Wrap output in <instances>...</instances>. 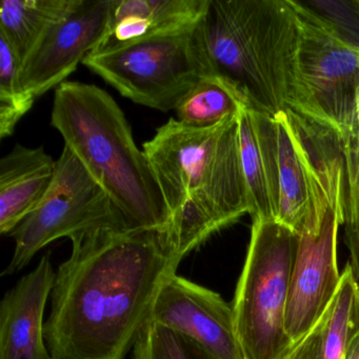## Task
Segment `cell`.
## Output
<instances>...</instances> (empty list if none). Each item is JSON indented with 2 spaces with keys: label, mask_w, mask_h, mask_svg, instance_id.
<instances>
[{
  "label": "cell",
  "mask_w": 359,
  "mask_h": 359,
  "mask_svg": "<svg viewBox=\"0 0 359 359\" xmlns=\"http://www.w3.org/2000/svg\"><path fill=\"white\" fill-rule=\"evenodd\" d=\"M198 30L212 79L241 106L296 109L300 27L287 0H209Z\"/></svg>",
  "instance_id": "obj_3"
},
{
  "label": "cell",
  "mask_w": 359,
  "mask_h": 359,
  "mask_svg": "<svg viewBox=\"0 0 359 359\" xmlns=\"http://www.w3.org/2000/svg\"><path fill=\"white\" fill-rule=\"evenodd\" d=\"M300 18L359 52V0H287Z\"/></svg>",
  "instance_id": "obj_19"
},
{
  "label": "cell",
  "mask_w": 359,
  "mask_h": 359,
  "mask_svg": "<svg viewBox=\"0 0 359 359\" xmlns=\"http://www.w3.org/2000/svg\"><path fill=\"white\" fill-rule=\"evenodd\" d=\"M198 24L173 34L91 53L83 65L135 104L161 112L175 110L198 83L212 79Z\"/></svg>",
  "instance_id": "obj_6"
},
{
  "label": "cell",
  "mask_w": 359,
  "mask_h": 359,
  "mask_svg": "<svg viewBox=\"0 0 359 359\" xmlns=\"http://www.w3.org/2000/svg\"><path fill=\"white\" fill-rule=\"evenodd\" d=\"M51 125L132 230H168L169 212L154 172L110 94L97 86L65 81L55 89Z\"/></svg>",
  "instance_id": "obj_4"
},
{
  "label": "cell",
  "mask_w": 359,
  "mask_h": 359,
  "mask_svg": "<svg viewBox=\"0 0 359 359\" xmlns=\"http://www.w3.org/2000/svg\"><path fill=\"white\" fill-rule=\"evenodd\" d=\"M359 332V285L346 264L330 306L287 359H344Z\"/></svg>",
  "instance_id": "obj_17"
},
{
  "label": "cell",
  "mask_w": 359,
  "mask_h": 359,
  "mask_svg": "<svg viewBox=\"0 0 359 359\" xmlns=\"http://www.w3.org/2000/svg\"><path fill=\"white\" fill-rule=\"evenodd\" d=\"M149 319L188 340L208 359H245L232 304L176 273L161 285Z\"/></svg>",
  "instance_id": "obj_9"
},
{
  "label": "cell",
  "mask_w": 359,
  "mask_h": 359,
  "mask_svg": "<svg viewBox=\"0 0 359 359\" xmlns=\"http://www.w3.org/2000/svg\"><path fill=\"white\" fill-rule=\"evenodd\" d=\"M20 62L5 39L0 37V138L9 137L36 97L20 81Z\"/></svg>",
  "instance_id": "obj_22"
},
{
  "label": "cell",
  "mask_w": 359,
  "mask_h": 359,
  "mask_svg": "<svg viewBox=\"0 0 359 359\" xmlns=\"http://www.w3.org/2000/svg\"><path fill=\"white\" fill-rule=\"evenodd\" d=\"M169 212L168 241L182 262L251 213L239 148L238 114L208 128L170 119L144 144Z\"/></svg>",
  "instance_id": "obj_2"
},
{
  "label": "cell",
  "mask_w": 359,
  "mask_h": 359,
  "mask_svg": "<svg viewBox=\"0 0 359 359\" xmlns=\"http://www.w3.org/2000/svg\"><path fill=\"white\" fill-rule=\"evenodd\" d=\"M241 167L252 219H277L276 125L266 116L241 106L238 112Z\"/></svg>",
  "instance_id": "obj_15"
},
{
  "label": "cell",
  "mask_w": 359,
  "mask_h": 359,
  "mask_svg": "<svg viewBox=\"0 0 359 359\" xmlns=\"http://www.w3.org/2000/svg\"><path fill=\"white\" fill-rule=\"evenodd\" d=\"M56 161L43 147L16 144L0 161V232H12L39 207L51 187Z\"/></svg>",
  "instance_id": "obj_16"
},
{
  "label": "cell",
  "mask_w": 359,
  "mask_h": 359,
  "mask_svg": "<svg viewBox=\"0 0 359 359\" xmlns=\"http://www.w3.org/2000/svg\"><path fill=\"white\" fill-rule=\"evenodd\" d=\"M76 4L77 0H1L0 37L22 65L43 33Z\"/></svg>",
  "instance_id": "obj_18"
},
{
  "label": "cell",
  "mask_w": 359,
  "mask_h": 359,
  "mask_svg": "<svg viewBox=\"0 0 359 359\" xmlns=\"http://www.w3.org/2000/svg\"><path fill=\"white\" fill-rule=\"evenodd\" d=\"M340 226L337 213L330 207L318 234L299 236L285 317V333L294 346L323 316L339 287L337 235Z\"/></svg>",
  "instance_id": "obj_11"
},
{
  "label": "cell",
  "mask_w": 359,
  "mask_h": 359,
  "mask_svg": "<svg viewBox=\"0 0 359 359\" xmlns=\"http://www.w3.org/2000/svg\"><path fill=\"white\" fill-rule=\"evenodd\" d=\"M297 15V14H296ZM297 107L342 135L359 130V52L298 16Z\"/></svg>",
  "instance_id": "obj_8"
},
{
  "label": "cell",
  "mask_w": 359,
  "mask_h": 359,
  "mask_svg": "<svg viewBox=\"0 0 359 359\" xmlns=\"http://www.w3.org/2000/svg\"><path fill=\"white\" fill-rule=\"evenodd\" d=\"M70 239L45 323L52 359H123L180 260L165 231L100 228Z\"/></svg>",
  "instance_id": "obj_1"
},
{
  "label": "cell",
  "mask_w": 359,
  "mask_h": 359,
  "mask_svg": "<svg viewBox=\"0 0 359 359\" xmlns=\"http://www.w3.org/2000/svg\"><path fill=\"white\" fill-rule=\"evenodd\" d=\"M55 277L48 253L5 294L0 304V359H52L43 315Z\"/></svg>",
  "instance_id": "obj_12"
},
{
  "label": "cell",
  "mask_w": 359,
  "mask_h": 359,
  "mask_svg": "<svg viewBox=\"0 0 359 359\" xmlns=\"http://www.w3.org/2000/svg\"><path fill=\"white\" fill-rule=\"evenodd\" d=\"M344 359H359V332L353 337Z\"/></svg>",
  "instance_id": "obj_24"
},
{
  "label": "cell",
  "mask_w": 359,
  "mask_h": 359,
  "mask_svg": "<svg viewBox=\"0 0 359 359\" xmlns=\"http://www.w3.org/2000/svg\"><path fill=\"white\" fill-rule=\"evenodd\" d=\"M241 104L217 81L205 79L176 107L177 121L192 128H208L238 114Z\"/></svg>",
  "instance_id": "obj_21"
},
{
  "label": "cell",
  "mask_w": 359,
  "mask_h": 359,
  "mask_svg": "<svg viewBox=\"0 0 359 359\" xmlns=\"http://www.w3.org/2000/svg\"><path fill=\"white\" fill-rule=\"evenodd\" d=\"M113 5L114 0H77L62 20L43 33L20 65L22 87L37 98L65 83L97 49Z\"/></svg>",
  "instance_id": "obj_10"
},
{
  "label": "cell",
  "mask_w": 359,
  "mask_h": 359,
  "mask_svg": "<svg viewBox=\"0 0 359 359\" xmlns=\"http://www.w3.org/2000/svg\"><path fill=\"white\" fill-rule=\"evenodd\" d=\"M342 135V134H341ZM341 226L350 252L348 266L359 285V130L342 135Z\"/></svg>",
  "instance_id": "obj_20"
},
{
  "label": "cell",
  "mask_w": 359,
  "mask_h": 359,
  "mask_svg": "<svg viewBox=\"0 0 359 359\" xmlns=\"http://www.w3.org/2000/svg\"><path fill=\"white\" fill-rule=\"evenodd\" d=\"M274 119L278 194L276 220L299 236L318 234L330 207L321 196L306 156L290 129L285 112Z\"/></svg>",
  "instance_id": "obj_13"
},
{
  "label": "cell",
  "mask_w": 359,
  "mask_h": 359,
  "mask_svg": "<svg viewBox=\"0 0 359 359\" xmlns=\"http://www.w3.org/2000/svg\"><path fill=\"white\" fill-rule=\"evenodd\" d=\"M299 235L273 219H253L232 308L245 359H287L294 348L285 309Z\"/></svg>",
  "instance_id": "obj_5"
},
{
  "label": "cell",
  "mask_w": 359,
  "mask_h": 359,
  "mask_svg": "<svg viewBox=\"0 0 359 359\" xmlns=\"http://www.w3.org/2000/svg\"><path fill=\"white\" fill-rule=\"evenodd\" d=\"M100 228L132 230L108 193L65 147L43 201L10 235L15 248L4 275L20 272L41 249L57 239Z\"/></svg>",
  "instance_id": "obj_7"
},
{
  "label": "cell",
  "mask_w": 359,
  "mask_h": 359,
  "mask_svg": "<svg viewBox=\"0 0 359 359\" xmlns=\"http://www.w3.org/2000/svg\"><path fill=\"white\" fill-rule=\"evenodd\" d=\"M209 0H114L106 33L93 52L173 34L196 26Z\"/></svg>",
  "instance_id": "obj_14"
},
{
  "label": "cell",
  "mask_w": 359,
  "mask_h": 359,
  "mask_svg": "<svg viewBox=\"0 0 359 359\" xmlns=\"http://www.w3.org/2000/svg\"><path fill=\"white\" fill-rule=\"evenodd\" d=\"M133 359H208L196 346L149 319L133 346Z\"/></svg>",
  "instance_id": "obj_23"
}]
</instances>
